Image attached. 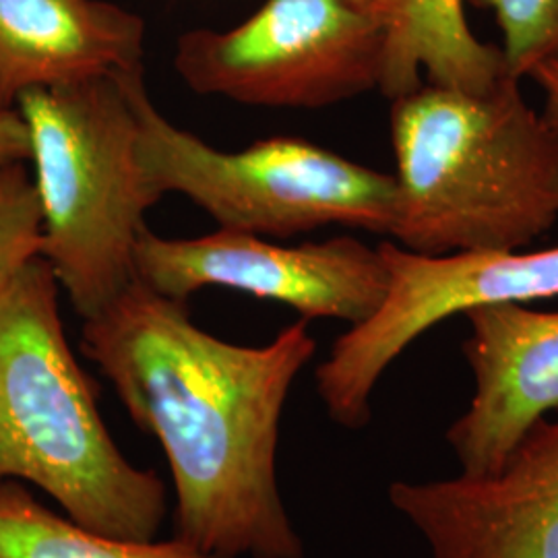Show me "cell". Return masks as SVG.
Masks as SVG:
<instances>
[{"mask_svg":"<svg viewBox=\"0 0 558 558\" xmlns=\"http://www.w3.org/2000/svg\"><path fill=\"white\" fill-rule=\"evenodd\" d=\"M81 350L166 451L174 538L220 558H304L279 495L278 442L290 389L317 352L308 320L239 345L135 281L83 320Z\"/></svg>","mask_w":558,"mask_h":558,"instance_id":"obj_1","label":"cell"},{"mask_svg":"<svg viewBox=\"0 0 558 558\" xmlns=\"http://www.w3.org/2000/svg\"><path fill=\"white\" fill-rule=\"evenodd\" d=\"M391 242L426 257L513 253L558 221V126L505 75L486 92L430 83L391 100Z\"/></svg>","mask_w":558,"mask_h":558,"instance_id":"obj_2","label":"cell"},{"mask_svg":"<svg viewBox=\"0 0 558 558\" xmlns=\"http://www.w3.org/2000/svg\"><path fill=\"white\" fill-rule=\"evenodd\" d=\"M59 292L41 257L0 290V480L32 482L104 536L156 539L166 486L110 437L64 333Z\"/></svg>","mask_w":558,"mask_h":558,"instance_id":"obj_3","label":"cell"},{"mask_svg":"<svg viewBox=\"0 0 558 558\" xmlns=\"http://www.w3.org/2000/svg\"><path fill=\"white\" fill-rule=\"evenodd\" d=\"M124 75L21 96L40 201V257L81 319L137 281L135 248L160 197L143 172Z\"/></svg>","mask_w":558,"mask_h":558,"instance_id":"obj_4","label":"cell"},{"mask_svg":"<svg viewBox=\"0 0 558 558\" xmlns=\"http://www.w3.org/2000/svg\"><path fill=\"white\" fill-rule=\"evenodd\" d=\"M124 83L140 122L141 166L160 197L182 195L220 230L244 234L288 239L345 226L389 236L393 174L296 137L221 151L163 117L149 96L145 69L126 73Z\"/></svg>","mask_w":558,"mask_h":558,"instance_id":"obj_5","label":"cell"},{"mask_svg":"<svg viewBox=\"0 0 558 558\" xmlns=\"http://www.w3.org/2000/svg\"><path fill=\"white\" fill-rule=\"evenodd\" d=\"M174 69L199 96L319 110L379 92L383 32L345 0H265L230 29L184 32Z\"/></svg>","mask_w":558,"mask_h":558,"instance_id":"obj_6","label":"cell"},{"mask_svg":"<svg viewBox=\"0 0 558 558\" xmlns=\"http://www.w3.org/2000/svg\"><path fill=\"white\" fill-rule=\"evenodd\" d=\"M379 251L389 276L383 304L336 339L315 373L327 414L350 430L371 422V398L380 377L435 325L478 304L558 296V246L426 257L387 240Z\"/></svg>","mask_w":558,"mask_h":558,"instance_id":"obj_7","label":"cell"},{"mask_svg":"<svg viewBox=\"0 0 558 558\" xmlns=\"http://www.w3.org/2000/svg\"><path fill=\"white\" fill-rule=\"evenodd\" d=\"M135 271L137 281L168 299L186 302L205 288H223L281 302L302 319L350 325L379 308L389 283L379 246L352 236L279 244L220 228L195 239H163L145 228Z\"/></svg>","mask_w":558,"mask_h":558,"instance_id":"obj_8","label":"cell"},{"mask_svg":"<svg viewBox=\"0 0 558 558\" xmlns=\"http://www.w3.org/2000/svg\"><path fill=\"white\" fill-rule=\"evenodd\" d=\"M389 500L433 558H558V420L536 422L495 474L393 482Z\"/></svg>","mask_w":558,"mask_h":558,"instance_id":"obj_9","label":"cell"},{"mask_svg":"<svg viewBox=\"0 0 558 558\" xmlns=\"http://www.w3.org/2000/svg\"><path fill=\"white\" fill-rule=\"evenodd\" d=\"M461 343L474 377L468 410L447 430L459 474H495L521 437L558 408V311L523 302L478 304L463 313Z\"/></svg>","mask_w":558,"mask_h":558,"instance_id":"obj_10","label":"cell"},{"mask_svg":"<svg viewBox=\"0 0 558 558\" xmlns=\"http://www.w3.org/2000/svg\"><path fill=\"white\" fill-rule=\"evenodd\" d=\"M147 25L110 0H0V110L21 96L143 69Z\"/></svg>","mask_w":558,"mask_h":558,"instance_id":"obj_11","label":"cell"},{"mask_svg":"<svg viewBox=\"0 0 558 558\" xmlns=\"http://www.w3.org/2000/svg\"><path fill=\"white\" fill-rule=\"evenodd\" d=\"M383 32L379 92L396 100L422 83L486 92L507 75L499 46L478 40L463 0H373Z\"/></svg>","mask_w":558,"mask_h":558,"instance_id":"obj_12","label":"cell"},{"mask_svg":"<svg viewBox=\"0 0 558 558\" xmlns=\"http://www.w3.org/2000/svg\"><path fill=\"white\" fill-rule=\"evenodd\" d=\"M0 558H220L179 538L131 542L57 515L15 480H0Z\"/></svg>","mask_w":558,"mask_h":558,"instance_id":"obj_13","label":"cell"},{"mask_svg":"<svg viewBox=\"0 0 558 558\" xmlns=\"http://www.w3.org/2000/svg\"><path fill=\"white\" fill-rule=\"evenodd\" d=\"M490 11L499 25L500 54L509 77L523 81L558 62V0H468Z\"/></svg>","mask_w":558,"mask_h":558,"instance_id":"obj_14","label":"cell"},{"mask_svg":"<svg viewBox=\"0 0 558 558\" xmlns=\"http://www.w3.org/2000/svg\"><path fill=\"white\" fill-rule=\"evenodd\" d=\"M41 214L27 163L0 168V290L40 257Z\"/></svg>","mask_w":558,"mask_h":558,"instance_id":"obj_15","label":"cell"},{"mask_svg":"<svg viewBox=\"0 0 558 558\" xmlns=\"http://www.w3.org/2000/svg\"><path fill=\"white\" fill-rule=\"evenodd\" d=\"M29 161V140L27 129L21 120L20 112L0 110V168L11 163Z\"/></svg>","mask_w":558,"mask_h":558,"instance_id":"obj_16","label":"cell"},{"mask_svg":"<svg viewBox=\"0 0 558 558\" xmlns=\"http://www.w3.org/2000/svg\"><path fill=\"white\" fill-rule=\"evenodd\" d=\"M530 80L536 81L544 94V114L558 126V62L542 64Z\"/></svg>","mask_w":558,"mask_h":558,"instance_id":"obj_17","label":"cell"},{"mask_svg":"<svg viewBox=\"0 0 558 558\" xmlns=\"http://www.w3.org/2000/svg\"><path fill=\"white\" fill-rule=\"evenodd\" d=\"M345 2H350V4H354L359 9H368L373 4V0H345Z\"/></svg>","mask_w":558,"mask_h":558,"instance_id":"obj_18","label":"cell"}]
</instances>
